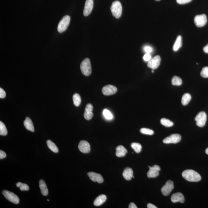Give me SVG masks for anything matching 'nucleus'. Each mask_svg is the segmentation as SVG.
<instances>
[{
    "label": "nucleus",
    "mask_w": 208,
    "mask_h": 208,
    "mask_svg": "<svg viewBox=\"0 0 208 208\" xmlns=\"http://www.w3.org/2000/svg\"><path fill=\"white\" fill-rule=\"evenodd\" d=\"M47 144L49 148L52 152L57 153L58 152L59 150L57 147L52 141L50 140H48L47 141Z\"/></svg>",
    "instance_id": "25"
},
{
    "label": "nucleus",
    "mask_w": 208,
    "mask_h": 208,
    "mask_svg": "<svg viewBox=\"0 0 208 208\" xmlns=\"http://www.w3.org/2000/svg\"><path fill=\"white\" fill-rule=\"evenodd\" d=\"M117 91V88L111 85H108L102 88L103 94L105 96H109L114 94Z\"/></svg>",
    "instance_id": "12"
},
{
    "label": "nucleus",
    "mask_w": 208,
    "mask_h": 208,
    "mask_svg": "<svg viewBox=\"0 0 208 208\" xmlns=\"http://www.w3.org/2000/svg\"><path fill=\"white\" fill-rule=\"evenodd\" d=\"M150 169L147 173V177L149 178H156L159 176V171H160V168L159 166L155 165L153 167L148 166Z\"/></svg>",
    "instance_id": "11"
},
{
    "label": "nucleus",
    "mask_w": 208,
    "mask_h": 208,
    "mask_svg": "<svg viewBox=\"0 0 208 208\" xmlns=\"http://www.w3.org/2000/svg\"><path fill=\"white\" fill-rule=\"evenodd\" d=\"M156 1H160V0H156Z\"/></svg>",
    "instance_id": "46"
},
{
    "label": "nucleus",
    "mask_w": 208,
    "mask_h": 208,
    "mask_svg": "<svg viewBox=\"0 0 208 208\" xmlns=\"http://www.w3.org/2000/svg\"><path fill=\"white\" fill-rule=\"evenodd\" d=\"M47 201H49V200L48 199V200H47Z\"/></svg>",
    "instance_id": "45"
},
{
    "label": "nucleus",
    "mask_w": 208,
    "mask_h": 208,
    "mask_svg": "<svg viewBox=\"0 0 208 208\" xmlns=\"http://www.w3.org/2000/svg\"><path fill=\"white\" fill-rule=\"evenodd\" d=\"M94 4L93 0H86L83 10L84 15L87 16L90 14L94 7Z\"/></svg>",
    "instance_id": "13"
},
{
    "label": "nucleus",
    "mask_w": 208,
    "mask_h": 208,
    "mask_svg": "<svg viewBox=\"0 0 208 208\" xmlns=\"http://www.w3.org/2000/svg\"><path fill=\"white\" fill-rule=\"evenodd\" d=\"M6 154L5 152L3 151L0 150V159H2L6 157Z\"/></svg>",
    "instance_id": "39"
},
{
    "label": "nucleus",
    "mask_w": 208,
    "mask_h": 208,
    "mask_svg": "<svg viewBox=\"0 0 208 208\" xmlns=\"http://www.w3.org/2000/svg\"><path fill=\"white\" fill-rule=\"evenodd\" d=\"M203 50L204 52H206V53L208 54V44H207L206 46L204 47Z\"/></svg>",
    "instance_id": "42"
},
{
    "label": "nucleus",
    "mask_w": 208,
    "mask_h": 208,
    "mask_svg": "<svg viewBox=\"0 0 208 208\" xmlns=\"http://www.w3.org/2000/svg\"><path fill=\"white\" fill-rule=\"evenodd\" d=\"M129 208H137V207L136 206V205L134 203H131L130 204H129Z\"/></svg>",
    "instance_id": "41"
},
{
    "label": "nucleus",
    "mask_w": 208,
    "mask_h": 208,
    "mask_svg": "<svg viewBox=\"0 0 208 208\" xmlns=\"http://www.w3.org/2000/svg\"><path fill=\"white\" fill-rule=\"evenodd\" d=\"M171 83L174 86H180L182 83L181 78L177 76H174L171 80Z\"/></svg>",
    "instance_id": "28"
},
{
    "label": "nucleus",
    "mask_w": 208,
    "mask_h": 208,
    "mask_svg": "<svg viewBox=\"0 0 208 208\" xmlns=\"http://www.w3.org/2000/svg\"><path fill=\"white\" fill-rule=\"evenodd\" d=\"M78 148L80 152L84 153H89L91 150L89 143L85 140H82L79 142L78 145Z\"/></svg>",
    "instance_id": "14"
},
{
    "label": "nucleus",
    "mask_w": 208,
    "mask_h": 208,
    "mask_svg": "<svg viewBox=\"0 0 208 208\" xmlns=\"http://www.w3.org/2000/svg\"><path fill=\"white\" fill-rule=\"evenodd\" d=\"M70 17L69 16H64L59 22L58 25V30L59 33H62L67 30L70 23Z\"/></svg>",
    "instance_id": "4"
},
{
    "label": "nucleus",
    "mask_w": 208,
    "mask_h": 208,
    "mask_svg": "<svg viewBox=\"0 0 208 208\" xmlns=\"http://www.w3.org/2000/svg\"><path fill=\"white\" fill-rule=\"evenodd\" d=\"M93 109L94 107L91 104H88L86 105L84 114V117L86 120H90L94 116V113H93Z\"/></svg>",
    "instance_id": "15"
},
{
    "label": "nucleus",
    "mask_w": 208,
    "mask_h": 208,
    "mask_svg": "<svg viewBox=\"0 0 208 208\" xmlns=\"http://www.w3.org/2000/svg\"><path fill=\"white\" fill-rule=\"evenodd\" d=\"M103 114L104 117L108 120H111L113 118V115L111 112L107 109H104L103 111Z\"/></svg>",
    "instance_id": "32"
},
{
    "label": "nucleus",
    "mask_w": 208,
    "mask_h": 208,
    "mask_svg": "<svg viewBox=\"0 0 208 208\" xmlns=\"http://www.w3.org/2000/svg\"><path fill=\"white\" fill-rule=\"evenodd\" d=\"M16 186L19 188L20 190L22 191H28L29 189V186L28 185L25 183H22L20 182L16 183Z\"/></svg>",
    "instance_id": "31"
},
{
    "label": "nucleus",
    "mask_w": 208,
    "mask_h": 208,
    "mask_svg": "<svg viewBox=\"0 0 208 208\" xmlns=\"http://www.w3.org/2000/svg\"><path fill=\"white\" fill-rule=\"evenodd\" d=\"M206 153L208 155V148L206 150Z\"/></svg>",
    "instance_id": "43"
},
{
    "label": "nucleus",
    "mask_w": 208,
    "mask_h": 208,
    "mask_svg": "<svg viewBox=\"0 0 208 208\" xmlns=\"http://www.w3.org/2000/svg\"><path fill=\"white\" fill-rule=\"evenodd\" d=\"M73 99L74 105L78 107L80 105L82 100H81V97L79 94H74L73 96Z\"/></svg>",
    "instance_id": "26"
},
{
    "label": "nucleus",
    "mask_w": 208,
    "mask_h": 208,
    "mask_svg": "<svg viewBox=\"0 0 208 208\" xmlns=\"http://www.w3.org/2000/svg\"><path fill=\"white\" fill-rule=\"evenodd\" d=\"M7 129L5 124L2 121H0V135L2 136H5L7 134Z\"/></svg>",
    "instance_id": "30"
},
{
    "label": "nucleus",
    "mask_w": 208,
    "mask_h": 208,
    "mask_svg": "<svg viewBox=\"0 0 208 208\" xmlns=\"http://www.w3.org/2000/svg\"><path fill=\"white\" fill-rule=\"evenodd\" d=\"M2 193L5 198L12 203L17 204L19 202V198L14 193L7 190H3Z\"/></svg>",
    "instance_id": "6"
},
{
    "label": "nucleus",
    "mask_w": 208,
    "mask_h": 208,
    "mask_svg": "<svg viewBox=\"0 0 208 208\" xmlns=\"http://www.w3.org/2000/svg\"><path fill=\"white\" fill-rule=\"evenodd\" d=\"M40 191L42 194L44 196H47L48 194V190L45 182L43 180H40L39 182Z\"/></svg>",
    "instance_id": "21"
},
{
    "label": "nucleus",
    "mask_w": 208,
    "mask_h": 208,
    "mask_svg": "<svg viewBox=\"0 0 208 208\" xmlns=\"http://www.w3.org/2000/svg\"><path fill=\"white\" fill-rule=\"evenodd\" d=\"M161 62V58L159 56H156L152 58L148 62L147 66L152 70L157 69L160 66Z\"/></svg>",
    "instance_id": "10"
},
{
    "label": "nucleus",
    "mask_w": 208,
    "mask_h": 208,
    "mask_svg": "<svg viewBox=\"0 0 208 208\" xmlns=\"http://www.w3.org/2000/svg\"><path fill=\"white\" fill-rule=\"evenodd\" d=\"M182 176L186 180L190 182H198L201 180L200 175L192 170H187L183 171Z\"/></svg>",
    "instance_id": "1"
},
{
    "label": "nucleus",
    "mask_w": 208,
    "mask_h": 208,
    "mask_svg": "<svg viewBox=\"0 0 208 208\" xmlns=\"http://www.w3.org/2000/svg\"><path fill=\"white\" fill-rule=\"evenodd\" d=\"M152 73H154V71L153 70H152Z\"/></svg>",
    "instance_id": "44"
},
{
    "label": "nucleus",
    "mask_w": 208,
    "mask_h": 208,
    "mask_svg": "<svg viewBox=\"0 0 208 208\" xmlns=\"http://www.w3.org/2000/svg\"><path fill=\"white\" fill-rule=\"evenodd\" d=\"M81 71L83 75L88 76L91 75L92 72L91 66L90 59L87 58L81 63L80 65Z\"/></svg>",
    "instance_id": "3"
},
{
    "label": "nucleus",
    "mask_w": 208,
    "mask_h": 208,
    "mask_svg": "<svg viewBox=\"0 0 208 208\" xmlns=\"http://www.w3.org/2000/svg\"><path fill=\"white\" fill-rule=\"evenodd\" d=\"M195 120L196 121V125L200 127H203L206 125L207 117L205 112H199L195 117Z\"/></svg>",
    "instance_id": "5"
},
{
    "label": "nucleus",
    "mask_w": 208,
    "mask_h": 208,
    "mask_svg": "<svg viewBox=\"0 0 208 208\" xmlns=\"http://www.w3.org/2000/svg\"><path fill=\"white\" fill-rule=\"evenodd\" d=\"M195 25L198 28L204 26L207 22V17L206 15L202 14L195 16L194 19Z\"/></svg>",
    "instance_id": "9"
},
{
    "label": "nucleus",
    "mask_w": 208,
    "mask_h": 208,
    "mask_svg": "<svg viewBox=\"0 0 208 208\" xmlns=\"http://www.w3.org/2000/svg\"><path fill=\"white\" fill-rule=\"evenodd\" d=\"M124 179L127 180H130L133 177V170L129 167L126 168L124 170L123 173Z\"/></svg>",
    "instance_id": "18"
},
{
    "label": "nucleus",
    "mask_w": 208,
    "mask_h": 208,
    "mask_svg": "<svg viewBox=\"0 0 208 208\" xmlns=\"http://www.w3.org/2000/svg\"><path fill=\"white\" fill-rule=\"evenodd\" d=\"M107 198L105 195H101L97 197L94 202V205L96 206H100L102 205L106 200Z\"/></svg>",
    "instance_id": "22"
},
{
    "label": "nucleus",
    "mask_w": 208,
    "mask_h": 208,
    "mask_svg": "<svg viewBox=\"0 0 208 208\" xmlns=\"http://www.w3.org/2000/svg\"><path fill=\"white\" fill-rule=\"evenodd\" d=\"M160 123L162 125L164 126L167 127H170L173 126L174 125V123L171 121V120L166 118H162L160 120Z\"/></svg>",
    "instance_id": "27"
},
{
    "label": "nucleus",
    "mask_w": 208,
    "mask_h": 208,
    "mask_svg": "<svg viewBox=\"0 0 208 208\" xmlns=\"http://www.w3.org/2000/svg\"><path fill=\"white\" fill-rule=\"evenodd\" d=\"M181 140V136L178 134H174L168 136L163 140V142L165 144H177Z\"/></svg>",
    "instance_id": "7"
},
{
    "label": "nucleus",
    "mask_w": 208,
    "mask_h": 208,
    "mask_svg": "<svg viewBox=\"0 0 208 208\" xmlns=\"http://www.w3.org/2000/svg\"><path fill=\"white\" fill-rule=\"evenodd\" d=\"M88 175L93 182H98L100 183H102L103 182V178L100 174L96 173L95 172H90L88 173Z\"/></svg>",
    "instance_id": "16"
},
{
    "label": "nucleus",
    "mask_w": 208,
    "mask_h": 208,
    "mask_svg": "<svg viewBox=\"0 0 208 208\" xmlns=\"http://www.w3.org/2000/svg\"><path fill=\"white\" fill-rule=\"evenodd\" d=\"M192 0H177V2L180 4H184L191 2Z\"/></svg>",
    "instance_id": "36"
},
{
    "label": "nucleus",
    "mask_w": 208,
    "mask_h": 208,
    "mask_svg": "<svg viewBox=\"0 0 208 208\" xmlns=\"http://www.w3.org/2000/svg\"><path fill=\"white\" fill-rule=\"evenodd\" d=\"M191 96L190 94H186L182 97L181 102L182 105L186 106L189 103L191 100Z\"/></svg>",
    "instance_id": "24"
},
{
    "label": "nucleus",
    "mask_w": 208,
    "mask_h": 208,
    "mask_svg": "<svg viewBox=\"0 0 208 208\" xmlns=\"http://www.w3.org/2000/svg\"><path fill=\"white\" fill-rule=\"evenodd\" d=\"M127 153L126 149L122 145H119L116 148V155L118 157H122L125 156Z\"/></svg>",
    "instance_id": "19"
},
{
    "label": "nucleus",
    "mask_w": 208,
    "mask_h": 208,
    "mask_svg": "<svg viewBox=\"0 0 208 208\" xmlns=\"http://www.w3.org/2000/svg\"><path fill=\"white\" fill-rule=\"evenodd\" d=\"M111 10L113 15L116 18H120L122 14V7L121 3L119 1H114L111 7Z\"/></svg>",
    "instance_id": "2"
},
{
    "label": "nucleus",
    "mask_w": 208,
    "mask_h": 208,
    "mask_svg": "<svg viewBox=\"0 0 208 208\" xmlns=\"http://www.w3.org/2000/svg\"><path fill=\"white\" fill-rule=\"evenodd\" d=\"M140 132L144 134L152 135L154 134V132L152 129L146 128H142L140 129Z\"/></svg>",
    "instance_id": "33"
},
{
    "label": "nucleus",
    "mask_w": 208,
    "mask_h": 208,
    "mask_svg": "<svg viewBox=\"0 0 208 208\" xmlns=\"http://www.w3.org/2000/svg\"><path fill=\"white\" fill-rule=\"evenodd\" d=\"M171 202L174 203H176L177 202H180V203H184L185 201V198L184 196L182 193L178 192L175 193L173 194L171 197Z\"/></svg>",
    "instance_id": "17"
},
{
    "label": "nucleus",
    "mask_w": 208,
    "mask_h": 208,
    "mask_svg": "<svg viewBox=\"0 0 208 208\" xmlns=\"http://www.w3.org/2000/svg\"><path fill=\"white\" fill-rule=\"evenodd\" d=\"M131 147L135 152L138 153L141 152L142 149V147L141 144L137 143H133L131 144Z\"/></svg>",
    "instance_id": "29"
},
{
    "label": "nucleus",
    "mask_w": 208,
    "mask_h": 208,
    "mask_svg": "<svg viewBox=\"0 0 208 208\" xmlns=\"http://www.w3.org/2000/svg\"><path fill=\"white\" fill-rule=\"evenodd\" d=\"M144 60L145 61L148 62L151 59H152V56L149 53H146L144 55L143 57Z\"/></svg>",
    "instance_id": "35"
},
{
    "label": "nucleus",
    "mask_w": 208,
    "mask_h": 208,
    "mask_svg": "<svg viewBox=\"0 0 208 208\" xmlns=\"http://www.w3.org/2000/svg\"><path fill=\"white\" fill-rule=\"evenodd\" d=\"M24 126L27 129L34 132V127L33 123L29 117H26L24 122Z\"/></svg>",
    "instance_id": "20"
},
{
    "label": "nucleus",
    "mask_w": 208,
    "mask_h": 208,
    "mask_svg": "<svg viewBox=\"0 0 208 208\" xmlns=\"http://www.w3.org/2000/svg\"><path fill=\"white\" fill-rule=\"evenodd\" d=\"M174 188V182L171 180L166 182L165 184L161 189V192L163 195L165 196H168Z\"/></svg>",
    "instance_id": "8"
},
{
    "label": "nucleus",
    "mask_w": 208,
    "mask_h": 208,
    "mask_svg": "<svg viewBox=\"0 0 208 208\" xmlns=\"http://www.w3.org/2000/svg\"><path fill=\"white\" fill-rule=\"evenodd\" d=\"M201 76L204 78H208V67H204L201 73Z\"/></svg>",
    "instance_id": "34"
},
{
    "label": "nucleus",
    "mask_w": 208,
    "mask_h": 208,
    "mask_svg": "<svg viewBox=\"0 0 208 208\" xmlns=\"http://www.w3.org/2000/svg\"><path fill=\"white\" fill-rule=\"evenodd\" d=\"M147 207L148 208H157V207L155 206V205L152 204H148L147 205Z\"/></svg>",
    "instance_id": "40"
},
{
    "label": "nucleus",
    "mask_w": 208,
    "mask_h": 208,
    "mask_svg": "<svg viewBox=\"0 0 208 208\" xmlns=\"http://www.w3.org/2000/svg\"><path fill=\"white\" fill-rule=\"evenodd\" d=\"M6 96V93L4 90L2 88H0V98H4Z\"/></svg>",
    "instance_id": "37"
},
{
    "label": "nucleus",
    "mask_w": 208,
    "mask_h": 208,
    "mask_svg": "<svg viewBox=\"0 0 208 208\" xmlns=\"http://www.w3.org/2000/svg\"><path fill=\"white\" fill-rule=\"evenodd\" d=\"M144 51L146 53H150L152 52V49L149 46H147L144 48Z\"/></svg>",
    "instance_id": "38"
},
{
    "label": "nucleus",
    "mask_w": 208,
    "mask_h": 208,
    "mask_svg": "<svg viewBox=\"0 0 208 208\" xmlns=\"http://www.w3.org/2000/svg\"><path fill=\"white\" fill-rule=\"evenodd\" d=\"M182 38L180 36H179L177 37L176 41L174 43L173 46L174 51H177L182 47Z\"/></svg>",
    "instance_id": "23"
}]
</instances>
